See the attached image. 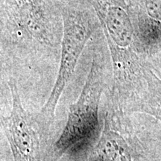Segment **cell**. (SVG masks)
Instances as JSON below:
<instances>
[{
    "label": "cell",
    "instance_id": "6da1fadb",
    "mask_svg": "<svg viewBox=\"0 0 161 161\" xmlns=\"http://www.w3.org/2000/svg\"><path fill=\"white\" fill-rule=\"evenodd\" d=\"M61 8L62 0H0V39L14 48L60 47Z\"/></svg>",
    "mask_w": 161,
    "mask_h": 161
},
{
    "label": "cell",
    "instance_id": "7a4b0ae2",
    "mask_svg": "<svg viewBox=\"0 0 161 161\" xmlns=\"http://www.w3.org/2000/svg\"><path fill=\"white\" fill-rule=\"evenodd\" d=\"M84 0H62L63 35L60 49L58 72L50 96L40 111L35 115L41 132L51 128L56 108L83 53L86 43L94 31L90 11Z\"/></svg>",
    "mask_w": 161,
    "mask_h": 161
},
{
    "label": "cell",
    "instance_id": "3957f363",
    "mask_svg": "<svg viewBox=\"0 0 161 161\" xmlns=\"http://www.w3.org/2000/svg\"><path fill=\"white\" fill-rule=\"evenodd\" d=\"M100 93L99 82L95 61L86 78L80 96L70 104L63 131L46 161H59L65 154L80 152L89 146L97 127V107Z\"/></svg>",
    "mask_w": 161,
    "mask_h": 161
},
{
    "label": "cell",
    "instance_id": "277c9868",
    "mask_svg": "<svg viewBox=\"0 0 161 161\" xmlns=\"http://www.w3.org/2000/svg\"><path fill=\"white\" fill-rule=\"evenodd\" d=\"M11 110L0 122L11 147L14 161H40V128L35 116L28 112L20 98L17 84L10 78Z\"/></svg>",
    "mask_w": 161,
    "mask_h": 161
},
{
    "label": "cell",
    "instance_id": "5b68a950",
    "mask_svg": "<svg viewBox=\"0 0 161 161\" xmlns=\"http://www.w3.org/2000/svg\"><path fill=\"white\" fill-rule=\"evenodd\" d=\"M9 81L10 79L7 80L5 65H4L2 58H0V110H1L2 106H3V98L5 96L6 90H10ZM1 116L3 115L0 113V116Z\"/></svg>",
    "mask_w": 161,
    "mask_h": 161
}]
</instances>
